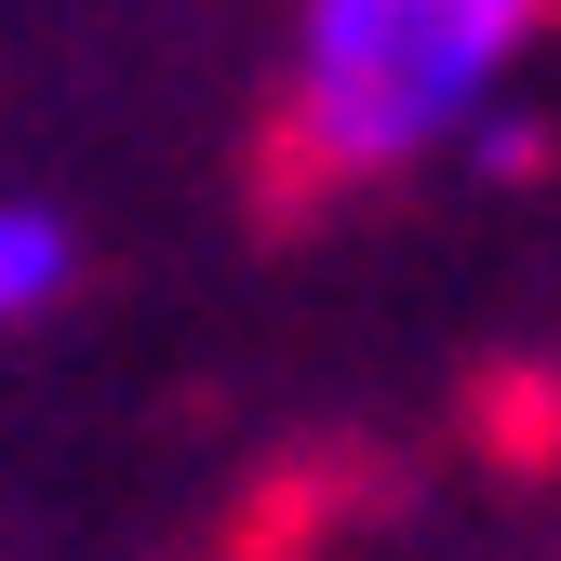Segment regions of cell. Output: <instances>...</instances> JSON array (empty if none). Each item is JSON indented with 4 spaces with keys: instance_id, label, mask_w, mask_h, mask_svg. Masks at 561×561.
Wrapping results in <instances>:
<instances>
[{
    "instance_id": "cell-1",
    "label": "cell",
    "mask_w": 561,
    "mask_h": 561,
    "mask_svg": "<svg viewBox=\"0 0 561 561\" xmlns=\"http://www.w3.org/2000/svg\"><path fill=\"white\" fill-rule=\"evenodd\" d=\"M561 0H280V148L321 187L468 161L508 121Z\"/></svg>"
},
{
    "instance_id": "cell-2",
    "label": "cell",
    "mask_w": 561,
    "mask_h": 561,
    "mask_svg": "<svg viewBox=\"0 0 561 561\" xmlns=\"http://www.w3.org/2000/svg\"><path fill=\"white\" fill-rule=\"evenodd\" d=\"M67 267H81V241H67L54 201H0V334L41 321V308L67 295Z\"/></svg>"
}]
</instances>
